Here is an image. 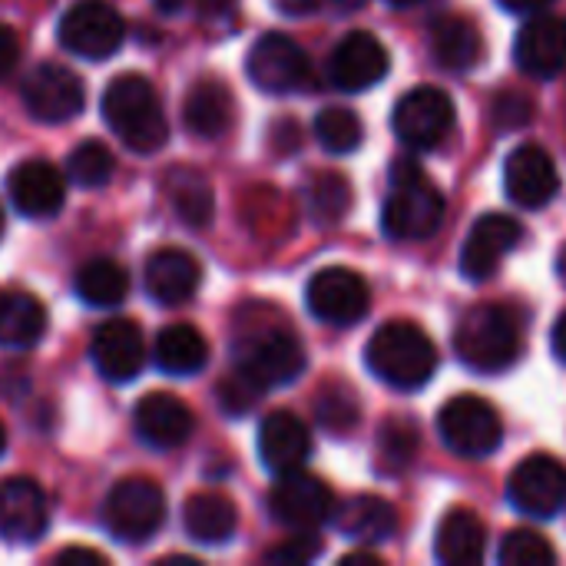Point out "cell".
Returning <instances> with one entry per match:
<instances>
[{
    "label": "cell",
    "mask_w": 566,
    "mask_h": 566,
    "mask_svg": "<svg viewBox=\"0 0 566 566\" xmlns=\"http://www.w3.org/2000/svg\"><path fill=\"white\" fill-rule=\"evenodd\" d=\"M494 119L501 129H514V126H524L531 119V103L521 99V96H501L497 106H494Z\"/></svg>",
    "instance_id": "cell-41"
},
{
    "label": "cell",
    "mask_w": 566,
    "mask_h": 566,
    "mask_svg": "<svg viewBox=\"0 0 566 566\" xmlns=\"http://www.w3.org/2000/svg\"><path fill=\"white\" fill-rule=\"evenodd\" d=\"M501 566H554L557 551L537 531H511L497 547Z\"/></svg>",
    "instance_id": "cell-37"
},
{
    "label": "cell",
    "mask_w": 566,
    "mask_h": 566,
    "mask_svg": "<svg viewBox=\"0 0 566 566\" xmlns=\"http://www.w3.org/2000/svg\"><path fill=\"white\" fill-rule=\"evenodd\" d=\"M332 521L335 527L355 541V544H385L395 531H398V514L388 501L375 497V494H358V497H348L345 504H338L332 511Z\"/></svg>",
    "instance_id": "cell-25"
},
{
    "label": "cell",
    "mask_w": 566,
    "mask_h": 566,
    "mask_svg": "<svg viewBox=\"0 0 566 566\" xmlns=\"http://www.w3.org/2000/svg\"><path fill=\"white\" fill-rule=\"evenodd\" d=\"M123 17L99 0H80L60 20V43L83 60H106L123 46Z\"/></svg>",
    "instance_id": "cell-10"
},
{
    "label": "cell",
    "mask_w": 566,
    "mask_h": 566,
    "mask_svg": "<svg viewBox=\"0 0 566 566\" xmlns=\"http://www.w3.org/2000/svg\"><path fill=\"white\" fill-rule=\"evenodd\" d=\"M199 282H202V269L182 249H159L146 262V292L159 305H179L192 298Z\"/></svg>",
    "instance_id": "cell-24"
},
{
    "label": "cell",
    "mask_w": 566,
    "mask_h": 566,
    "mask_svg": "<svg viewBox=\"0 0 566 566\" xmlns=\"http://www.w3.org/2000/svg\"><path fill=\"white\" fill-rule=\"evenodd\" d=\"M365 361L375 378L398 391H418L438 371V348L434 342L411 322H388L381 325L368 348Z\"/></svg>",
    "instance_id": "cell-2"
},
{
    "label": "cell",
    "mask_w": 566,
    "mask_h": 566,
    "mask_svg": "<svg viewBox=\"0 0 566 566\" xmlns=\"http://www.w3.org/2000/svg\"><path fill=\"white\" fill-rule=\"evenodd\" d=\"M504 10H511V13H541V10H547L554 0H497Z\"/></svg>",
    "instance_id": "cell-45"
},
{
    "label": "cell",
    "mask_w": 566,
    "mask_h": 566,
    "mask_svg": "<svg viewBox=\"0 0 566 566\" xmlns=\"http://www.w3.org/2000/svg\"><path fill=\"white\" fill-rule=\"evenodd\" d=\"M524 239V226L504 212H491V216H481L468 239H464V249H461V272L471 279V282H484L491 279L504 259L517 249V242Z\"/></svg>",
    "instance_id": "cell-15"
},
{
    "label": "cell",
    "mask_w": 566,
    "mask_h": 566,
    "mask_svg": "<svg viewBox=\"0 0 566 566\" xmlns=\"http://www.w3.org/2000/svg\"><path fill=\"white\" fill-rule=\"evenodd\" d=\"M245 70H249V80L259 90H265V93H292L308 80L312 63H308V53L292 36L265 33V36H259L252 43Z\"/></svg>",
    "instance_id": "cell-13"
},
{
    "label": "cell",
    "mask_w": 566,
    "mask_h": 566,
    "mask_svg": "<svg viewBox=\"0 0 566 566\" xmlns=\"http://www.w3.org/2000/svg\"><path fill=\"white\" fill-rule=\"evenodd\" d=\"M444 222V196L418 163L398 159L391 169V192L381 209V229L398 242L431 239Z\"/></svg>",
    "instance_id": "cell-4"
},
{
    "label": "cell",
    "mask_w": 566,
    "mask_h": 566,
    "mask_svg": "<svg viewBox=\"0 0 566 566\" xmlns=\"http://www.w3.org/2000/svg\"><path fill=\"white\" fill-rule=\"evenodd\" d=\"M83 80L60 66V63H40L23 80V103L30 116L40 123H66L83 109Z\"/></svg>",
    "instance_id": "cell-14"
},
{
    "label": "cell",
    "mask_w": 566,
    "mask_h": 566,
    "mask_svg": "<svg viewBox=\"0 0 566 566\" xmlns=\"http://www.w3.org/2000/svg\"><path fill=\"white\" fill-rule=\"evenodd\" d=\"M90 358L106 381H116V385L133 381L143 371V358H146L139 328L126 318H113L99 325L90 342Z\"/></svg>",
    "instance_id": "cell-21"
},
{
    "label": "cell",
    "mask_w": 566,
    "mask_h": 566,
    "mask_svg": "<svg viewBox=\"0 0 566 566\" xmlns=\"http://www.w3.org/2000/svg\"><path fill=\"white\" fill-rule=\"evenodd\" d=\"M232 113H235L232 93H229L226 83H219V80H199V83L189 90L186 103H182V119H186V126H189L196 136H202V139L222 136V133L232 126Z\"/></svg>",
    "instance_id": "cell-27"
},
{
    "label": "cell",
    "mask_w": 566,
    "mask_h": 566,
    "mask_svg": "<svg viewBox=\"0 0 566 566\" xmlns=\"http://www.w3.org/2000/svg\"><path fill=\"white\" fill-rule=\"evenodd\" d=\"M113 169H116L113 153H109L103 143H96V139L80 143V146L70 153V159H66V172H70V179H73V182H80V186H86V189H99V186H106V182L113 179Z\"/></svg>",
    "instance_id": "cell-35"
},
{
    "label": "cell",
    "mask_w": 566,
    "mask_h": 566,
    "mask_svg": "<svg viewBox=\"0 0 566 566\" xmlns=\"http://www.w3.org/2000/svg\"><path fill=\"white\" fill-rule=\"evenodd\" d=\"M368 0H322V7H332L335 13H355L358 7H365Z\"/></svg>",
    "instance_id": "cell-47"
},
{
    "label": "cell",
    "mask_w": 566,
    "mask_h": 566,
    "mask_svg": "<svg viewBox=\"0 0 566 566\" xmlns=\"http://www.w3.org/2000/svg\"><path fill=\"white\" fill-rule=\"evenodd\" d=\"M504 189L511 202H517L521 209H544L547 202H554L560 189L557 163L551 159L547 149L534 143L517 146L504 163Z\"/></svg>",
    "instance_id": "cell-17"
},
{
    "label": "cell",
    "mask_w": 566,
    "mask_h": 566,
    "mask_svg": "<svg viewBox=\"0 0 566 566\" xmlns=\"http://www.w3.org/2000/svg\"><path fill=\"white\" fill-rule=\"evenodd\" d=\"M431 50H434V60L444 70L461 73V70L478 66V60L484 56V40H481V30L471 20L444 17L431 30Z\"/></svg>",
    "instance_id": "cell-30"
},
{
    "label": "cell",
    "mask_w": 566,
    "mask_h": 566,
    "mask_svg": "<svg viewBox=\"0 0 566 566\" xmlns=\"http://www.w3.org/2000/svg\"><path fill=\"white\" fill-rule=\"evenodd\" d=\"M312 454V434L292 411H272L259 428V458L275 478L302 471Z\"/></svg>",
    "instance_id": "cell-22"
},
{
    "label": "cell",
    "mask_w": 566,
    "mask_h": 566,
    "mask_svg": "<svg viewBox=\"0 0 566 566\" xmlns=\"http://www.w3.org/2000/svg\"><path fill=\"white\" fill-rule=\"evenodd\" d=\"M103 119L113 129V136L133 153H156L169 136L163 103L153 83L136 73H123L106 86Z\"/></svg>",
    "instance_id": "cell-1"
},
{
    "label": "cell",
    "mask_w": 566,
    "mask_h": 566,
    "mask_svg": "<svg viewBox=\"0 0 566 566\" xmlns=\"http://www.w3.org/2000/svg\"><path fill=\"white\" fill-rule=\"evenodd\" d=\"M275 7L289 17H305L322 7V0H275Z\"/></svg>",
    "instance_id": "cell-44"
},
{
    "label": "cell",
    "mask_w": 566,
    "mask_h": 566,
    "mask_svg": "<svg viewBox=\"0 0 566 566\" xmlns=\"http://www.w3.org/2000/svg\"><path fill=\"white\" fill-rule=\"evenodd\" d=\"M524 338L511 308L474 305L454 328V352L461 365L478 375H501L521 358Z\"/></svg>",
    "instance_id": "cell-3"
},
{
    "label": "cell",
    "mask_w": 566,
    "mask_h": 566,
    "mask_svg": "<svg viewBox=\"0 0 566 566\" xmlns=\"http://www.w3.org/2000/svg\"><path fill=\"white\" fill-rule=\"evenodd\" d=\"M269 511L282 527L302 534V531H315L325 521H332L335 497L325 488V481H318L305 471H292V474H282L279 484L272 488Z\"/></svg>",
    "instance_id": "cell-12"
},
{
    "label": "cell",
    "mask_w": 566,
    "mask_h": 566,
    "mask_svg": "<svg viewBox=\"0 0 566 566\" xmlns=\"http://www.w3.org/2000/svg\"><path fill=\"white\" fill-rule=\"evenodd\" d=\"M136 434L143 444L172 451L189 441L192 434V411L176 395H146L136 405Z\"/></svg>",
    "instance_id": "cell-23"
},
{
    "label": "cell",
    "mask_w": 566,
    "mask_h": 566,
    "mask_svg": "<svg viewBox=\"0 0 566 566\" xmlns=\"http://www.w3.org/2000/svg\"><path fill=\"white\" fill-rule=\"evenodd\" d=\"M517 66L534 80H554L566 66V20L554 13H534L514 43Z\"/></svg>",
    "instance_id": "cell-18"
},
{
    "label": "cell",
    "mask_w": 566,
    "mask_h": 566,
    "mask_svg": "<svg viewBox=\"0 0 566 566\" xmlns=\"http://www.w3.org/2000/svg\"><path fill=\"white\" fill-rule=\"evenodd\" d=\"M507 501L517 514L551 521L566 507V468L551 454H534L511 474Z\"/></svg>",
    "instance_id": "cell-11"
},
{
    "label": "cell",
    "mask_w": 566,
    "mask_h": 566,
    "mask_svg": "<svg viewBox=\"0 0 566 566\" xmlns=\"http://www.w3.org/2000/svg\"><path fill=\"white\" fill-rule=\"evenodd\" d=\"M454 99L438 86H418L395 106L391 126L411 149H438L454 129Z\"/></svg>",
    "instance_id": "cell-7"
},
{
    "label": "cell",
    "mask_w": 566,
    "mask_h": 566,
    "mask_svg": "<svg viewBox=\"0 0 566 566\" xmlns=\"http://www.w3.org/2000/svg\"><path fill=\"white\" fill-rule=\"evenodd\" d=\"M106 527L123 544L149 541L166 521V497L163 488L149 478H126L106 497Z\"/></svg>",
    "instance_id": "cell-6"
},
{
    "label": "cell",
    "mask_w": 566,
    "mask_h": 566,
    "mask_svg": "<svg viewBox=\"0 0 566 566\" xmlns=\"http://www.w3.org/2000/svg\"><path fill=\"white\" fill-rule=\"evenodd\" d=\"M557 275H560V282L566 285V245L560 249V255H557Z\"/></svg>",
    "instance_id": "cell-48"
},
{
    "label": "cell",
    "mask_w": 566,
    "mask_h": 566,
    "mask_svg": "<svg viewBox=\"0 0 566 566\" xmlns=\"http://www.w3.org/2000/svg\"><path fill=\"white\" fill-rule=\"evenodd\" d=\"M308 206L312 216L325 226H335L338 219H345V212L352 209V186L345 176L338 172H325L308 186Z\"/></svg>",
    "instance_id": "cell-36"
},
{
    "label": "cell",
    "mask_w": 566,
    "mask_h": 566,
    "mask_svg": "<svg viewBox=\"0 0 566 566\" xmlns=\"http://www.w3.org/2000/svg\"><path fill=\"white\" fill-rule=\"evenodd\" d=\"M488 531L474 511H451L438 534H434V554L444 566H474L484 560Z\"/></svg>",
    "instance_id": "cell-26"
},
{
    "label": "cell",
    "mask_w": 566,
    "mask_h": 566,
    "mask_svg": "<svg viewBox=\"0 0 566 566\" xmlns=\"http://www.w3.org/2000/svg\"><path fill=\"white\" fill-rule=\"evenodd\" d=\"M315 136H318V143H322L328 153L345 156V153H355V149L361 146L365 126H361V119H358L352 109L328 106V109H322L318 119H315Z\"/></svg>",
    "instance_id": "cell-34"
},
{
    "label": "cell",
    "mask_w": 566,
    "mask_h": 566,
    "mask_svg": "<svg viewBox=\"0 0 566 566\" xmlns=\"http://www.w3.org/2000/svg\"><path fill=\"white\" fill-rule=\"evenodd\" d=\"M46 531V497L30 478L0 484V537L10 544H36Z\"/></svg>",
    "instance_id": "cell-20"
},
{
    "label": "cell",
    "mask_w": 566,
    "mask_h": 566,
    "mask_svg": "<svg viewBox=\"0 0 566 566\" xmlns=\"http://www.w3.org/2000/svg\"><path fill=\"white\" fill-rule=\"evenodd\" d=\"M46 332V312L23 292H0V345L30 348Z\"/></svg>",
    "instance_id": "cell-31"
},
{
    "label": "cell",
    "mask_w": 566,
    "mask_h": 566,
    "mask_svg": "<svg viewBox=\"0 0 566 566\" xmlns=\"http://www.w3.org/2000/svg\"><path fill=\"white\" fill-rule=\"evenodd\" d=\"M305 302H308V312L318 322L335 325V328H348V325H358L368 315L371 292H368V282L358 272L332 265V269H322V272L312 275V282L305 289Z\"/></svg>",
    "instance_id": "cell-9"
},
{
    "label": "cell",
    "mask_w": 566,
    "mask_h": 566,
    "mask_svg": "<svg viewBox=\"0 0 566 566\" xmlns=\"http://www.w3.org/2000/svg\"><path fill=\"white\" fill-rule=\"evenodd\" d=\"M156 7H159V10H179L182 0H156Z\"/></svg>",
    "instance_id": "cell-49"
},
{
    "label": "cell",
    "mask_w": 566,
    "mask_h": 566,
    "mask_svg": "<svg viewBox=\"0 0 566 566\" xmlns=\"http://www.w3.org/2000/svg\"><path fill=\"white\" fill-rule=\"evenodd\" d=\"M17 56H20V43H17L13 30L0 23V80L13 70Z\"/></svg>",
    "instance_id": "cell-42"
},
{
    "label": "cell",
    "mask_w": 566,
    "mask_h": 566,
    "mask_svg": "<svg viewBox=\"0 0 566 566\" xmlns=\"http://www.w3.org/2000/svg\"><path fill=\"white\" fill-rule=\"evenodd\" d=\"M239 371L262 391L292 385L305 371V348L292 332H259L239 345Z\"/></svg>",
    "instance_id": "cell-8"
},
{
    "label": "cell",
    "mask_w": 566,
    "mask_h": 566,
    "mask_svg": "<svg viewBox=\"0 0 566 566\" xmlns=\"http://www.w3.org/2000/svg\"><path fill=\"white\" fill-rule=\"evenodd\" d=\"M388 50L381 46V40L368 30H355L348 33L328 60V80L345 90V93H361L371 90L375 83H381L388 76Z\"/></svg>",
    "instance_id": "cell-16"
},
{
    "label": "cell",
    "mask_w": 566,
    "mask_h": 566,
    "mask_svg": "<svg viewBox=\"0 0 566 566\" xmlns=\"http://www.w3.org/2000/svg\"><path fill=\"white\" fill-rule=\"evenodd\" d=\"M163 189L169 196V206L176 209V216L192 226V229H206L212 222L216 212V196L209 179L192 169V166H172L163 179Z\"/></svg>",
    "instance_id": "cell-28"
},
{
    "label": "cell",
    "mask_w": 566,
    "mask_h": 566,
    "mask_svg": "<svg viewBox=\"0 0 566 566\" xmlns=\"http://www.w3.org/2000/svg\"><path fill=\"white\" fill-rule=\"evenodd\" d=\"M438 434L458 458L481 461L491 458L504 441V421L497 408L478 395L451 398L438 415Z\"/></svg>",
    "instance_id": "cell-5"
},
{
    "label": "cell",
    "mask_w": 566,
    "mask_h": 566,
    "mask_svg": "<svg viewBox=\"0 0 566 566\" xmlns=\"http://www.w3.org/2000/svg\"><path fill=\"white\" fill-rule=\"evenodd\" d=\"M209 361V345L192 325H169L156 338V365L166 375H196Z\"/></svg>",
    "instance_id": "cell-32"
},
{
    "label": "cell",
    "mask_w": 566,
    "mask_h": 566,
    "mask_svg": "<svg viewBox=\"0 0 566 566\" xmlns=\"http://www.w3.org/2000/svg\"><path fill=\"white\" fill-rule=\"evenodd\" d=\"M3 448H7V431H3V424H0V454H3Z\"/></svg>",
    "instance_id": "cell-51"
},
{
    "label": "cell",
    "mask_w": 566,
    "mask_h": 566,
    "mask_svg": "<svg viewBox=\"0 0 566 566\" xmlns=\"http://www.w3.org/2000/svg\"><path fill=\"white\" fill-rule=\"evenodd\" d=\"M262 395H265V391H262L255 381H249L239 368L219 385V401H222V408H226L229 415H245Z\"/></svg>",
    "instance_id": "cell-39"
},
{
    "label": "cell",
    "mask_w": 566,
    "mask_h": 566,
    "mask_svg": "<svg viewBox=\"0 0 566 566\" xmlns=\"http://www.w3.org/2000/svg\"><path fill=\"white\" fill-rule=\"evenodd\" d=\"M551 345H554V355H557V358L566 365V312L557 318V325H554Z\"/></svg>",
    "instance_id": "cell-46"
},
{
    "label": "cell",
    "mask_w": 566,
    "mask_h": 566,
    "mask_svg": "<svg viewBox=\"0 0 566 566\" xmlns=\"http://www.w3.org/2000/svg\"><path fill=\"white\" fill-rule=\"evenodd\" d=\"M239 514L229 497L202 491L192 494L182 507V527L196 544H226L235 534Z\"/></svg>",
    "instance_id": "cell-29"
},
{
    "label": "cell",
    "mask_w": 566,
    "mask_h": 566,
    "mask_svg": "<svg viewBox=\"0 0 566 566\" xmlns=\"http://www.w3.org/2000/svg\"><path fill=\"white\" fill-rule=\"evenodd\" d=\"M0 235H3V212H0Z\"/></svg>",
    "instance_id": "cell-52"
},
{
    "label": "cell",
    "mask_w": 566,
    "mask_h": 566,
    "mask_svg": "<svg viewBox=\"0 0 566 566\" xmlns=\"http://www.w3.org/2000/svg\"><path fill=\"white\" fill-rule=\"evenodd\" d=\"M10 199L17 206V212L30 216V219H50L63 209L66 199V182L63 172L46 163V159H27L20 166H13L10 179H7Z\"/></svg>",
    "instance_id": "cell-19"
},
{
    "label": "cell",
    "mask_w": 566,
    "mask_h": 566,
    "mask_svg": "<svg viewBox=\"0 0 566 566\" xmlns=\"http://www.w3.org/2000/svg\"><path fill=\"white\" fill-rule=\"evenodd\" d=\"M315 411H318V421L325 428H332V431H345V428H352L358 421V401L348 391H342V388L325 391L318 398V408Z\"/></svg>",
    "instance_id": "cell-38"
},
{
    "label": "cell",
    "mask_w": 566,
    "mask_h": 566,
    "mask_svg": "<svg viewBox=\"0 0 566 566\" xmlns=\"http://www.w3.org/2000/svg\"><path fill=\"white\" fill-rule=\"evenodd\" d=\"M56 564H73V566H103V554L86 551V547H66L56 554Z\"/></svg>",
    "instance_id": "cell-43"
},
{
    "label": "cell",
    "mask_w": 566,
    "mask_h": 566,
    "mask_svg": "<svg viewBox=\"0 0 566 566\" xmlns=\"http://www.w3.org/2000/svg\"><path fill=\"white\" fill-rule=\"evenodd\" d=\"M322 554V544H318V537H312V531H302V537H295V541H289V544H282V547H275V551H269V564H308V560H315Z\"/></svg>",
    "instance_id": "cell-40"
},
{
    "label": "cell",
    "mask_w": 566,
    "mask_h": 566,
    "mask_svg": "<svg viewBox=\"0 0 566 566\" xmlns=\"http://www.w3.org/2000/svg\"><path fill=\"white\" fill-rule=\"evenodd\" d=\"M126 289H129V279L123 265H116L113 259H90L76 272V295L93 308L119 305L126 298Z\"/></svg>",
    "instance_id": "cell-33"
},
{
    "label": "cell",
    "mask_w": 566,
    "mask_h": 566,
    "mask_svg": "<svg viewBox=\"0 0 566 566\" xmlns=\"http://www.w3.org/2000/svg\"><path fill=\"white\" fill-rule=\"evenodd\" d=\"M391 7H415V3H421V0H388Z\"/></svg>",
    "instance_id": "cell-50"
}]
</instances>
